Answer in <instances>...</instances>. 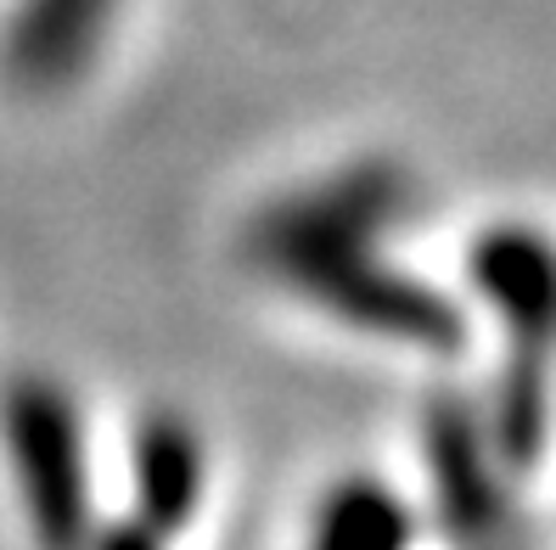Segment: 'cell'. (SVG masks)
<instances>
[{
	"label": "cell",
	"instance_id": "6da1fadb",
	"mask_svg": "<svg viewBox=\"0 0 556 550\" xmlns=\"http://www.w3.org/2000/svg\"><path fill=\"white\" fill-rule=\"evenodd\" d=\"M400 208L405 186L394 169H338L258 208L242 231V253L258 276L281 281L287 293L320 304L349 327L410 343H455L450 304L377 265L371 253V242L400 219Z\"/></svg>",
	"mask_w": 556,
	"mask_h": 550
},
{
	"label": "cell",
	"instance_id": "7a4b0ae2",
	"mask_svg": "<svg viewBox=\"0 0 556 550\" xmlns=\"http://www.w3.org/2000/svg\"><path fill=\"white\" fill-rule=\"evenodd\" d=\"M0 433H7V461L35 550H85L96 534V506L68 387H56L51 376H12L0 394Z\"/></svg>",
	"mask_w": 556,
	"mask_h": 550
},
{
	"label": "cell",
	"instance_id": "3957f363",
	"mask_svg": "<svg viewBox=\"0 0 556 550\" xmlns=\"http://www.w3.org/2000/svg\"><path fill=\"white\" fill-rule=\"evenodd\" d=\"M118 0H17L0 35V74L17 95L74 90L108 46Z\"/></svg>",
	"mask_w": 556,
	"mask_h": 550
},
{
	"label": "cell",
	"instance_id": "277c9868",
	"mask_svg": "<svg viewBox=\"0 0 556 550\" xmlns=\"http://www.w3.org/2000/svg\"><path fill=\"white\" fill-rule=\"evenodd\" d=\"M136 500L152 534H175L203 500V444L186 415L157 410L136 427Z\"/></svg>",
	"mask_w": 556,
	"mask_h": 550
},
{
	"label": "cell",
	"instance_id": "5b68a950",
	"mask_svg": "<svg viewBox=\"0 0 556 550\" xmlns=\"http://www.w3.org/2000/svg\"><path fill=\"white\" fill-rule=\"evenodd\" d=\"M309 550H410V511L371 477L338 483L315 511Z\"/></svg>",
	"mask_w": 556,
	"mask_h": 550
},
{
	"label": "cell",
	"instance_id": "8992f818",
	"mask_svg": "<svg viewBox=\"0 0 556 550\" xmlns=\"http://www.w3.org/2000/svg\"><path fill=\"white\" fill-rule=\"evenodd\" d=\"M157 539H163V534H152L147 523H118V528H108V534H90L85 550H157Z\"/></svg>",
	"mask_w": 556,
	"mask_h": 550
}]
</instances>
